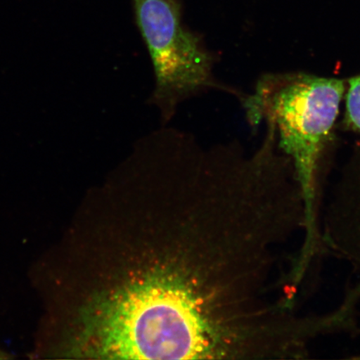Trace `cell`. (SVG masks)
Instances as JSON below:
<instances>
[{
    "instance_id": "obj_1",
    "label": "cell",
    "mask_w": 360,
    "mask_h": 360,
    "mask_svg": "<svg viewBox=\"0 0 360 360\" xmlns=\"http://www.w3.org/2000/svg\"><path fill=\"white\" fill-rule=\"evenodd\" d=\"M133 175L103 198L89 248L63 270L58 334L75 358L193 359L214 352L195 174ZM90 224H92L90 223ZM94 226V224H92Z\"/></svg>"
},
{
    "instance_id": "obj_2",
    "label": "cell",
    "mask_w": 360,
    "mask_h": 360,
    "mask_svg": "<svg viewBox=\"0 0 360 360\" xmlns=\"http://www.w3.org/2000/svg\"><path fill=\"white\" fill-rule=\"evenodd\" d=\"M344 80L301 72L268 74L244 100L248 120L274 129L309 202L344 101Z\"/></svg>"
},
{
    "instance_id": "obj_3",
    "label": "cell",
    "mask_w": 360,
    "mask_h": 360,
    "mask_svg": "<svg viewBox=\"0 0 360 360\" xmlns=\"http://www.w3.org/2000/svg\"><path fill=\"white\" fill-rule=\"evenodd\" d=\"M134 6L154 69L150 101L167 123L180 103L219 87L214 79V56L199 34L182 25L177 0H134Z\"/></svg>"
},
{
    "instance_id": "obj_4",
    "label": "cell",
    "mask_w": 360,
    "mask_h": 360,
    "mask_svg": "<svg viewBox=\"0 0 360 360\" xmlns=\"http://www.w3.org/2000/svg\"><path fill=\"white\" fill-rule=\"evenodd\" d=\"M344 100L345 123L348 127L360 132V74L346 82Z\"/></svg>"
},
{
    "instance_id": "obj_5",
    "label": "cell",
    "mask_w": 360,
    "mask_h": 360,
    "mask_svg": "<svg viewBox=\"0 0 360 360\" xmlns=\"http://www.w3.org/2000/svg\"><path fill=\"white\" fill-rule=\"evenodd\" d=\"M6 358V354L0 350V359Z\"/></svg>"
}]
</instances>
